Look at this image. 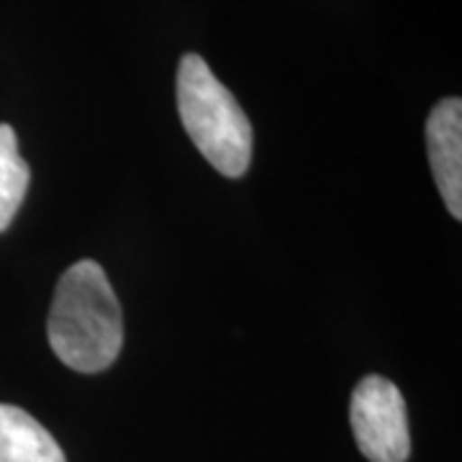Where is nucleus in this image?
Listing matches in <instances>:
<instances>
[{
	"label": "nucleus",
	"instance_id": "obj_1",
	"mask_svg": "<svg viewBox=\"0 0 462 462\" xmlns=\"http://www.w3.org/2000/svg\"><path fill=\"white\" fill-rule=\"evenodd\" d=\"M51 352L78 373H103L124 345V319L103 267L80 260L57 282L47 321Z\"/></svg>",
	"mask_w": 462,
	"mask_h": 462
},
{
	"label": "nucleus",
	"instance_id": "obj_3",
	"mask_svg": "<svg viewBox=\"0 0 462 462\" xmlns=\"http://www.w3.org/2000/svg\"><path fill=\"white\" fill-rule=\"evenodd\" d=\"M349 421L360 452L370 462L409 460V416L396 383L380 375L360 380L349 403Z\"/></svg>",
	"mask_w": 462,
	"mask_h": 462
},
{
	"label": "nucleus",
	"instance_id": "obj_4",
	"mask_svg": "<svg viewBox=\"0 0 462 462\" xmlns=\"http://www.w3.org/2000/svg\"><path fill=\"white\" fill-rule=\"evenodd\" d=\"M427 154L447 211L462 218V100L445 98L427 121Z\"/></svg>",
	"mask_w": 462,
	"mask_h": 462
},
{
	"label": "nucleus",
	"instance_id": "obj_5",
	"mask_svg": "<svg viewBox=\"0 0 462 462\" xmlns=\"http://www.w3.org/2000/svg\"><path fill=\"white\" fill-rule=\"evenodd\" d=\"M0 462H67L62 447L32 413L0 403Z\"/></svg>",
	"mask_w": 462,
	"mask_h": 462
},
{
	"label": "nucleus",
	"instance_id": "obj_6",
	"mask_svg": "<svg viewBox=\"0 0 462 462\" xmlns=\"http://www.w3.org/2000/svg\"><path fill=\"white\" fill-rule=\"evenodd\" d=\"M32 172L18 152V136L8 124H0V231L11 226L26 199Z\"/></svg>",
	"mask_w": 462,
	"mask_h": 462
},
{
	"label": "nucleus",
	"instance_id": "obj_2",
	"mask_svg": "<svg viewBox=\"0 0 462 462\" xmlns=\"http://www.w3.org/2000/svg\"><path fill=\"white\" fill-rule=\"evenodd\" d=\"M178 111L188 136L211 165L239 178L252 162V126L239 100L199 54H185L178 67Z\"/></svg>",
	"mask_w": 462,
	"mask_h": 462
}]
</instances>
